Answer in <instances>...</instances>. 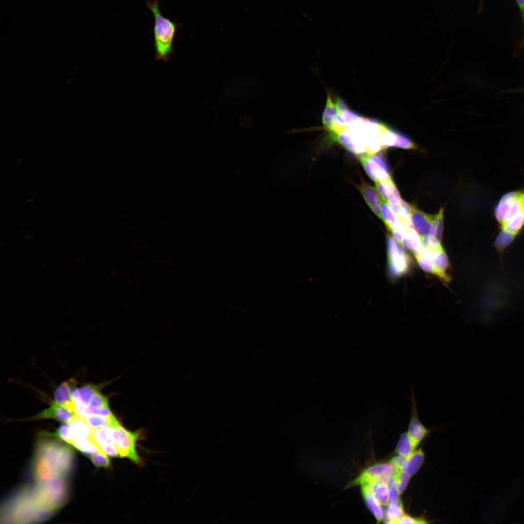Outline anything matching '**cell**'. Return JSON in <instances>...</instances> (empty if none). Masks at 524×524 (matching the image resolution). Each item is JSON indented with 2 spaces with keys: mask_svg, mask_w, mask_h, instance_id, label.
<instances>
[{
  "mask_svg": "<svg viewBox=\"0 0 524 524\" xmlns=\"http://www.w3.org/2000/svg\"><path fill=\"white\" fill-rule=\"evenodd\" d=\"M493 212L501 230L516 236L524 228V186L504 194Z\"/></svg>",
  "mask_w": 524,
  "mask_h": 524,
  "instance_id": "cell-1",
  "label": "cell"
},
{
  "mask_svg": "<svg viewBox=\"0 0 524 524\" xmlns=\"http://www.w3.org/2000/svg\"><path fill=\"white\" fill-rule=\"evenodd\" d=\"M146 5L152 12L154 18L153 31L155 58L157 60L166 62L173 52V42L176 31L181 24H177L164 16L158 0H147Z\"/></svg>",
  "mask_w": 524,
  "mask_h": 524,
  "instance_id": "cell-2",
  "label": "cell"
},
{
  "mask_svg": "<svg viewBox=\"0 0 524 524\" xmlns=\"http://www.w3.org/2000/svg\"><path fill=\"white\" fill-rule=\"evenodd\" d=\"M30 491L36 506L48 516L66 503L68 495L66 482L61 477L47 482L37 483L34 487H30Z\"/></svg>",
  "mask_w": 524,
  "mask_h": 524,
  "instance_id": "cell-3",
  "label": "cell"
},
{
  "mask_svg": "<svg viewBox=\"0 0 524 524\" xmlns=\"http://www.w3.org/2000/svg\"><path fill=\"white\" fill-rule=\"evenodd\" d=\"M111 432L119 456L128 458L135 463L139 462V458L136 449V442L139 434L128 431L119 422L111 426Z\"/></svg>",
  "mask_w": 524,
  "mask_h": 524,
  "instance_id": "cell-4",
  "label": "cell"
},
{
  "mask_svg": "<svg viewBox=\"0 0 524 524\" xmlns=\"http://www.w3.org/2000/svg\"><path fill=\"white\" fill-rule=\"evenodd\" d=\"M421 244L432 261L434 274L443 281H448L449 278L446 271L449 267V262L440 242L434 237H427L422 239Z\"/></svg>",
  "mask_w": 524,
  "mask_h": 524,
  "instance_id": "cell-5",
  "label": "cell"
},
{
  "mask_svg": "<svg viewBox=\"0 0 524 524\" xmlns=\"http://www.w3.org/2000/svg\"><path fill=\"white\" fill-rule=\"evenodd\" d=\"M394 473V467L391 463L377 464L364 471L352 482L351 485L380 483L388 486Z\"/></svg>",
  "mask_w": 524,
  "mask_h": 524,
  "instance_id": "cell-6",
  "label": "cell"
},
{
  "mask_svg": "<svg viewBox=\"0 0 524 524\" xmlns=\"http://www.w3.org/2000/svg\"><path fill=\"white\" fill-rule=\"evenodd\" d=\"M360 159L366 173L375 182L391 178L387 164L380 153L362 155Z\"/></svg>",
  "mask_w": 524,
  "mask_h": 524,
  "instance_id": "cell-7",
  "label": "cell"
},
{
  "mask_svg": "<svg viewBox=\"0 0 524 524\" xmlns=\"http://www.w3.org/2000/svg\"><path fill=\"white\" fill-rule=\"evenodd\" d=\"M389 272L393 277L402 276L409 268V260L407 254L395 240L389 237L387 240Z\"/></svg>",
  "mask_w": 524,
  "mask_h": 524,
  "instance_id": "cell-8",
  "label": "cell"
},
{
  "mask_svg": "<svg viewBox=\"0 0 524 524\" xmlns=\"http://www.w3.org/2000/svg\"><path fill=\"white\" fill-rule=\"evenodd\" d=\"M410 417L407 434L416 447L419 443L426 437L429 430L420 421L418 413V409L413 388H410Z\"/></svg>",
  "mask_w": 524,
  "mask_h": 524,
  "instance_id": "cell-9",
  "label": "cell"
},
{
  "mask_svg": "<svg viewBox=\"0 0 524 524\" xmlns=\"http://www.w3.org/2000/svg\"><path fill=\"white\" fill-rule=\"evenodd\" d=\"M92 438L101 451L110 457H117L119 453L113 439L111 426L93 429Z\"/></svg>",
  "mask_w": 524,
  "mask_h": 524,
  "instance_id": "cell-10",
  "label": "cell"
},
{
  "mask_svg": "<svg viewBox=\"0 0 524 524\" xmlns=\"http://www.w3.org/2000/svg\"><path fill=\"white\" fill-rule=\"evenodd\" d=\"M76 414L65 407L53 401L50 406L28 420L53 419L64 423H68Z\"/></svg>",
  "mask_w": 524,
  "mask_h": 524,
  "instance_id": "cell-11",
  "label": "cell"
},
{
  "mask_svg": "<svg viewBox=\"0 0 524 524\" xmlns=\"http://www.w3.org/2000/svg\"><path fill=\"white\" fill-rule=\"evenodd\" d=\"M432 220V215L426 213L412 206L409 221L421 237L430 236Z\"/></svg>",
  "mask_w": 524,
  "mask_h": 524,
  "instance_id": "cell-12",
  "label": "cell"
},
{
  "mask_svg": "<svg viewBox=\"0 0 524 524\" xmlns=\"http://www.w3.org/2000/svg\"><path fill=\"white\" fill-rule=\"evenodd\" d=\"M73 378L63 382L55 390L54 402L65 407L75 414V406L73 401L72 388L75 384Z\"/></svg>",
  "mask_w": 524,
  "mask_h": 524,
  "instance_id": "cell-13",
  "label": "cell"
},
{
  "mask_svg": "<svg viewBox=\"0 0 524 524\" xmlns=\"http://www.w3.org/2000/svg\"><path fill=\"white\" fill-rule=\"evenodd\" d=\"M33 472L37 483L47 482L58 477L52 466L41 458H33Z\"/></svg>",
  "mask_w": 524,
  "mask_h": 524,
  "instance_id": "cell-14",
  "label": "cell"
},
{
  "mask_svg": "<svg viewBox=\"0 0 524 524\" xmlns=\"http://www.w3.org/2000/svg\"><path fill=\"white\" fill-rule=\"evenodd\" d=\"M358 188L372 211L382 220L381 212L382 199L377 189L364 182H362Z\"/></svg>",
  "mask_w": 524,
  "mask_h": 524,
  "instance_id": "cell-15",
  "label": "cell"
},
{
  "mask_svg": "<svg viewBox=\"0 0 524 524\" xmlns=\"http://www.w3.org/2000/svg\"><path fill=\"white\" fill-rule=\"evenodd\" d=\"M424 453L421 448L414 451L406 458L401 466V471L411 477L421 468L424 463Z\"/></svg>",
  "mask_w": 524,
  "mask_h": 524,
  "instance_id": "cell-16",
  "label": "cell"
},
{
  "mask_svg": "<svg viewBox=\"0 0 524 524\" xmlns=\"http://www.w3.org/2000/svg\"><path fill=\"white\" fill-rule=\"evenodd\" d=\"M98 391V386L87 384L72 391L73 401L76 405L89 406L93 395Z\"/></svg>",
  "mask_w": 524,
  "mask_h": 524,
  "instance_id": "cell-17",
  "label": "cell"
},
{
  "mask_svg": "<svg viewBox=\"0 0 524 524\" xmlns=\"http://www.w3.org/2000/svg\"><path fill=\"white\" fill-rule=\"evenodd\" d=\"M392 211L397 218L404 223H409V216L412 206L410 205L401 197L393 198L387 202Z\"/></svg>",
  "mask_w": 524,
  "mask_h": 524,
  "instance_id": "cell-18",
  "label": "cell"
},
{
  "mask_svg": "<svg viewBox=\"0 0 524 524\" xmlns=\"http://www.w3.org/2000/svg\"><path fill=\"white\" fill-rule=\"evenodd\" d=\"M375 185L376 189L382 200L387 202L391 199L400 197L398 189L391 178L376 182Z\"/></svg>",
  "mask_w": 524,
  "mask_h": 524,
  "instance_id": "cell-19",
  "label": "cell"
},
{
  "mask_svg": "<svg viewBox=\"0 0 524 524\" xmlns=\"http://www.w3.org/2000/svg\"><path fill=\"white\" fill-rule=\"evenodd\" d=\"M402 244L412 250L415 254L421 249V237L414 228L408 226L404 235Z\"/></svg>",
  "mask_w": 524,
  "mask_h": 524,
  "instance_id": "cell-20",
  "label": "cell"
},
{
  "mask_svg": "<svg viewBox=\"0 0 524 524\" xmlns=\"http://www.w3.org/2000/svg\"><path fill=\"white\" fill-rule=\"evenodd\" d=\"M70 444L87 455H90L98 451H101L92 437L90 438L76 437Z\"/></svg>",
  "mask_w": 524,
  "mask_h": 524,
  "instance_id": "cell-21",
  "label": "cell"
},
{
  "mask_svg": "<svg viewBox=\"0 0 524 524\" xmlns=\"http://www.w3.org/2000/svg\"><path fill=\"white\" fill-rule=\"evenodd\" d=\"M67 423L71 425L77 437L88 438L92 437L93 429L82 418L76 415Z\"/></svg>",
  "mask_w": 524,
  "mask_h": 524,
  "instance_id": "cell-22",
  "label": "cell"
},
{
  "mask_svg": "<svg viewBox=\"0 0 524 524\" xmlns=\"http://www.w3.org/2000/svg\"><path fill=\"white\" fill-rule=\"evenodd\" d=\"M75 414L82 418L90 415H98L104 417L113 416L109 408H98L90 406H83L75 405Z\"/></svg>",
  "mask_w": 524,
  "mask_h": 524,
  "instance_id": "cell-23",
  "label": "cell"
},
{
  "mask_svg": "<svg viewBox=\"0 0 524 524\" xmlns=\"http://www.w3.org/2000/svg\"><path fill=\"white\" fill-rule=\"evenodd\" d=\"M82 418L93 429L106 426H113L118 423L114 415L111 417L90 415Z\"/></svg>",
  "mask_w": 524,
  "mask_h": 524,
  "instance_id": "cell-24",
  "label": "cell"
},
{
  "mask_svg": "<svg viewBox=\"0 0 524 524\" xmlns=\"http://www.w3.org/2000/svg\"><path fill=\"white\" fill-rule=\"evenodd\" d=\"M404 512L401 501L388 504L386 511L385 522L389 524H398L404 515Z\"/></svg>",
  "mask_w": 524,
  "mask_h": 524,
  "instance_id": "cell-25",
  "label": "cell"
},
{
  "mask_svg": "<svg viewBox=\"0 0 524 524\" xmlns=\"http://www.w3.org/2000/svg\"><path fill=\"white\" fill-rule=\"evenodd\" d=\"M45 434L61 439L69 444L77 437L72 426L68 423L61 425L54 433L45 432Z\"/></svg>",
  "mask_w": 524,
  "mask_h": 524,
  "instance_id": "cell-26",
  "label": "cell"
},
{
  "mask_svg": "<svg viewBox=\"0 0 524 524\" xmlns=\"http://www.w3.org/2000/svg\"><path fill=\"white\" fill-rule=\"evenodd\" d=\"M415 448L407 433H404L400 436L396 447V451L399 455L408 457L414 451Z\"/></svg>",
  "mask_w": 524,
  "mask_h": 524,
  "instance_id": "cell-27",
  "label": "cell"
},
{
  "mask_svg": "<svg viewBox=\"0 0 524 524\" xmlns=\"http://www.w3.org/2000/svg\"><path fill=\"white\" fill-rule=\"evenodd\" d=\"M443 209L441 208L439 213L432 215V228L430 236L434 237L441 242L443 229Z\"/></svg>",
  "mask_w": 524,
  "mask_h": 524,
  "instance_id": "cell-28",
  "label": "cell"
},
{
  "mask_svg": "<svg viewBox=\"0 0 524 524\" xmlns=\"http://www.w3.org/2000/svg\"><path fill=\"white\" fill-rule=\"evenodd\" d=\"M366 505L373 513L378 522L384 519V513L382 508L375 498L371 494L363 495Z\"/></svg>",
  "mask_w": 524,
  "mask_h": 524,
  "instance_id": "cell-29",
  "label": "cell"
},
{
  "mask_svg": "<svg viewBox=\"0 0 524 524\" xmlns=\"http://www.w3.org/2000/svg\"><path fill=\"white\" fill-rule=\"evenodd\" d=\"M415 256L419 264L423 270L426 272L434 274L432 261L422 247H421L420 251Z\"/></svg>",
  "mask_w": 524,
  "mask_h": 524,
  "instance_id": "cell-30",
  "label": "cell"
},
{
  "mask_svg": "<svg viewBox=\"0 0 524 524\" xmlns=\"http://www.w3.org/2000/svg\"><path fill=\"white\" fill-rule=\"evenodd\" d=\"M515 237L512 234L501 230L494 241V246L499 251H502L512 242Z\"/></svg>",
  "mask_w": 524,
  "mask_h": 524,
  "instance_id": "cell-31",
  "label": "cell"
},
{
  "mask_svg": "<svg viewBox=\"0 0 524 524\" xmlns=\"http://www.w3.org/2000/svg\"><path fill=\"white\" fill-rule=\"evenodd\" d=\"M388 487L389 489L388 504L397 503L401 501L397 490V483L394 475L390 478Z\"/></svg>",
  "mask_w": 524,
  "mask_h": 524,
  "instance_id": "cell-32",
  "label": "cell"
},
{
  "mask_svg": "<svg viewBox=\"0 0 524 524\" xmlns=\"http://www.w3.org/2000/svg\"><path fill=\"white\" fill-rule=\"evenodd\" d=\"M92 462L98 467H108L110 465V460L107 455L103 452L98 451L90 455Z\"/></svg>",
  "mask_w": 524,
  "mask_h": 524,
  "instance_id": "cell-33",
  "label": "cell"
},
{
  "mask_svg": "<svg viewBox=\"0 0 524 524\" xmlns=\"http://www.w3.org/2000/svg\"><path fill=\"white\" fill-rule=\"evenodd\" d=\"M394 475L396 479L398 492L399 494H402L408 486L410 477L402 473L401 470H395Z\"/></svg>",
  "mask_w": 524,
  "mask_h": 524,
  "instance_id": "cell-34",
  "label": "cell"
},
{
  "mask_svg": "<svg viewBox=\"0 0 524 524\" xmlns=\"http://www.w3.org/2000/svg\"><path fill=\"white\" fill-rule=\"evenodd\" d=\"M89 406L98 408H109L108 399L107 397L102 395L100 391H98L93 395Z\"/></svg>",
  "mask_w": 524,
  "mask_h": 524,
  "instance_id": "cell-35",
  "label": "cell"
},
{
  "mask_svg": "<svg viewBox=\"0 0 524 524\" xmlns=\"http://www.w3.org/2000/svg\"><path fill=\"white\" fill-rule=\"evenodd\" d=\"M427 523L423 518H414L404 514L398 524H426Z\"/></svg>",
  "mask_w": 524,
  "mask_h": 524,
  "instance_id": "cell-36",
  "label": "cell"
},
{
  "mask_svg": "<svg viewBox=\"0 0 524 524\" xmlns=\"http://www.w3.org/2000/svg\"><path fill=\"white\" fill-rule=\"evenodd\" d=\"M407 457L399 455L393 458L390 463L394 467L395 470H401V466L405 461Z\"/></svg>",
  "mask_w": 524,
  "mask_h": 524,
  "instance_id": "cell-37",
  "label": "cell"
},
{
  "mask_svg": "<svg viewBox=\"0 0 524 524\" xmlns=\"http://www.w3.org/2000/svg\"><path fill=\"white\" fill-rule=\"evenodd\" d=\"M520 9L521 11L524 10V0H516Z\"/></svg>",
  "mask_w": 524,
  "mask_h": 524,
  "instance_id": "cell-38",
  "label": "cell"
},
{
  "mask_svg": "<svg viewBox=\"0 0 524 524\" xmlns=\"http://www.w3.org/2000/svg\"><path fill=\"white\" fill-rule=\"evenodd\" d=\"M508 91L511 92H517V93H524V88H522L521 87H519V88H518L517 89L511 90L510 91L509 90Z\"/></svg>",
  "mask_w": 524,
  "mask_h": 524,
  "instance_id": "cell-39",
  "label": "cell"
},
{
  "mask_svg": "<svg viewBox=\"0 0 524 524\" xmlns=\"http://www.w3.org/2000/svg\"><path fill=\"white\" fill-rule=\"evenodd\" d=\"M523 11H524V10H523ZM521 46L524 49V37H523V40H522V43H521Z\"/></svg>",
  "mask_w": 524,
  "mask_h": 524,
  "instance_id": "cell-40",
  "label": "cell"
}]
</instances>
